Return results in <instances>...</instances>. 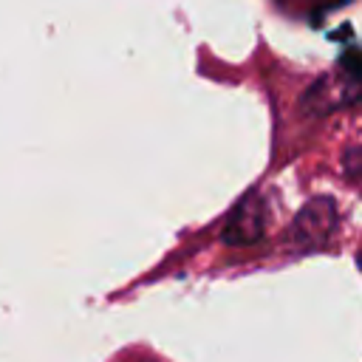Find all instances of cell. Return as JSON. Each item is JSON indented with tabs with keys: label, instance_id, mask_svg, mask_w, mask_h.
<instances>
[{
	"label": "cell",
	"instance_id": "obj_3",
	"mask_svg": "<svg viewBox=\"0 0 362 362\" xmlns=\"http://www.w3.org/2000/svg\"><path fill=\"white\" fill-rule=\"evenodd\" d=\"M334 226H337L334 201L317 198V201H311V204L294 218L291 235H294V243H297L300 249H317V246H322V243L331 238Z\"/></svg>",
	"mask_w": 362,
	"mask_h": 362
},
{
	"label": "cell",
	"instance_id": "obj_4",
	"mask_svg": "<svg viewBox=\"0 0 362 362\" xmlns=\"http://www.w3.org/2000/svg\"><path fill=\"white\" fill-rule=\"evenodd\" d=\"M342 62H345V65H351V68H354V71L362 76V54H348Z\"/></svg>",
	"mask_w": 362,
	"mask_h": 362
},
{
	"label": "cell",
	"instance_id": "obj_6",
	"mask_svg": "<svg viewBox=\"0 0 362 362\" xmlns=\"http://www.w3.org/2000/svg\"><path fill=\"white\" fill-rule=\"evenodd\" d=\"M359 266H362V257H359Z\"/></svg>",
	"mask_w": 362,
	"mask_h": 362
},
{
	"label": "cell",
	"instance_id": "obj_2",
	"mask_svg": "<svg viewBox=\"0 0 362 362\" xmlns=\"http://www.w3.org/2000/svg\"><path fill=\"white\" fill-rule=\"evenodd\" d=\"M269 223V204L260 195H246L229 215L223 226V240L226 243H255L266 235Z\"/></svg>",
	"mask_w": 362,
	"mask_h": 362
},
{
	"label": "cell",
	"instance_id": "obj_1",
	"mask_svg": "<svg viewBox=\"0 0 362 362\" xmlns=\"http://www.w3.org/2000/svg\"><path fill=\"white\" fill-rule=\"evenodd\" d=\"M359 96H362V76L354 68H348L345 62H339V68L334 74L320 76L308 88V93L303 96V107L308 113L320 116V113H331L337 107H345Z\"/></svg>",
	"mask_w": 362,
	"mask_h": 362
},
{
	"label": "cell",
	"instance_id": "obj_5",
	"mask_svg": "<svg viewBox=\"0 0 362 362\" xmlns=\"http://www.w3.org/2000/svg\"><path fill=\"white\" fill-rule=\"evenodd\" d=\"M339 3H345V0H317V6H320V8H325V6L331 8V6H339Z\"/></svg>",
	"mask_w": 362,
	"mask_h": 362
}]
</instances>
